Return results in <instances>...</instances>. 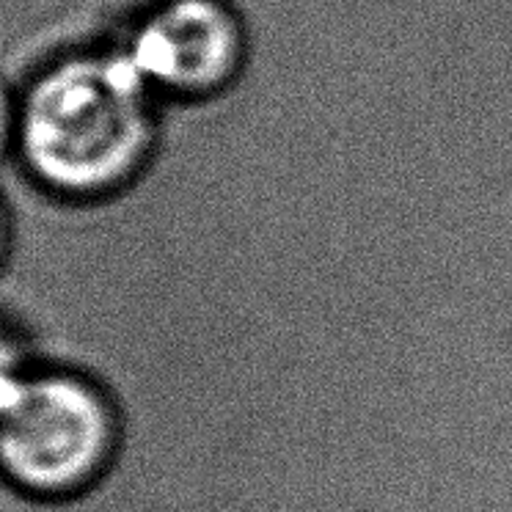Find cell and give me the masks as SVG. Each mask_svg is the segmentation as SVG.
Wrapping results in <instances>:
<instances>
[{
    "label": "cell",
    "mask_w": 512,
    "mask_h": 512,
    "mask_svg": "<svg viewBox=\"0 0 512 512\" xmlns=\"http://www.w3.org/2000/svg\"><path fill=\"white\" fill-rule=\"evenodd\" d=\"M17 100V155L50 199H111L160 141L163 100L119 45L50 56Z\"/></svg>",
    "instance_id": "cell-1"
},
{
    "label": "cell",
    "mask_w": 512,
    "mask_h": 512,
    "mask_svg": "<svg viewBox=\"0 0 512 512\" xmlns=\"http://www.w3.org/2000/svg\"><path fill=\"white\" fill-rule=\"evenodd\" d=\"M122 419L102 383L83 372L25 380L0 413V460L23 488L72 499L91 490L116 460Z\"/></svg>",
    "instance_id": "cell-2"
},
{
    "label": "cell",
    "mask_w": 512,
    "mask_h": 512,
    "mask_svg": "<svg viewBox=\"0 0 512 512\" xmlns=\"http://www.w3.org/2000/svg\"><path fill=\"white\" fill-rule=\"evenodd\" d=\"M119 47L160 100H207L243 72L248 36L229 0H160Z\"/></svg>",
    "instance_id": "cell-3"
},
{
    "label": "cell",
    "mask_w": 512,
    "mask_h": 512,
    "mask_svg": "<svg viewBox=\"0 0 512 512\" xmlns=\"http://www.w3.org/2000/svg\"><path fill=\"white\" fill-rule=\"evenodd\" d=\"M23 383L25 378L20 375V367H17V356L12 353V347L0 339V413L17 400Z\"/></svg>",
    "instance_id": "cell-4"
},
{
    "label": "cell",
    "mask_w": 512,
    "mask_h": 512,
    "mask_svg": "<svg viewBox=\"0 0 512 512\" xmlns=\"http://www.w3.org/2000/svg\"><path fill=\"white\" fill-rule=\"evenodd\" d=\"M17 108L20 100H14L12 91L0 80V157L6 155L9 146L17 144Z\"/></svg>",
    "instance_id": "cell-5"
},
{
    "label": "cell",
    "mask_w": 512,
    "mask_h": 512,
    "mask_svg": "<svg viewBox=\"0 0 512 512\" xmlns=\"http://www.w3.org/2000/svg\"><path fill=\"white\" fill-rule=\"evenodd\" d=\"M6 245V218H3V210H0V251Z\"/></svg>",
    "instance_id": "cell-6"
}]
</instances>
